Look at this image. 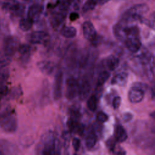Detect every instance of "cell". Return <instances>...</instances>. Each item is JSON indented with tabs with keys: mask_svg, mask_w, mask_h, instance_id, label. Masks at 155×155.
Instances as JSON below:
<instances>
[{
	"mask_svg": "<svg viewBox=\"0 0 155 155\" xmlns=\"http://www.w3.org/2000/svg\"><path fill=\"white\" fill-rule=\"evenodd\" d=\"M0 127L8 133L15 132L17 128L16 117L8 108H5L0 111Z\"/></svg>",
	"mask_w": 155,
	"mask_h": 155,
	"instance_id": "1",
	"label": "cell"
},
{
	"mask_svg": "<svg viewBox=\"0 0 155 155\" xmlns=\"http://www.w3.org/2000/svg\"><path fill=\"white\" fill-rule=\"evenodd\" d=\"M42 154H60L59 142L54 137L51 133H48L45 135L42 141Z\"/></svg>",
	"mask_w": 155,
	"mask_h": 155,
	"instance_id": "2",
	"label": "cell"
},
{
	"mask_svg": "<svg viewBox=\"0 0 155 155\" xmlns=\"http://www.w3.org/2000/svg\"><path fill=\"white\" fill-rule=\"evenodd\" d=\"M149 10L148 6L145 4H137L127 10L122 16V21L127 22L130 20L139 21L142 15L146 13Z\"/></svg>",
	"mask_w": 155,
	"mask_h": 155,
	"instance_id": "3",
	"label": "cell"
},
{
	"mask_svg": "<svg viewBox=\"0 0 155 155\" xmlns=\"http://www.w3.org/2000/svg\"><path fill=\"white\" fill-rule=\"evenodd\" d=\"M82 31L84 38L90 41L93 45H97L99 38L93 24L88 21H85L82 24Z\"/></svg>",
	"mask_w": 155,
	"mask_h": 155,
	"instance_id": "4",
	"label": "cell"
},
{
	"mask_svg": "<svg viewBox=\"0 0 155 155\" xmlns=\"http://www.w3.org/2000/svg\"><path fill=\"white\" fill-rule=\"evenodd\" d=\"M26 39L33 44H45L48 42L50 36L44 31H35L28 34Z\"/></svg>",
	"mask_w": 155,
	"mask_h": 155,
	"instance_id": "5",
	"label": "cell"
},
{
	"mask_svg": "<svg viewBox=\"0 0 155 155\" xmlns=\"http://www.w3.org/2000/svg\"><path fill=\"white\" fill-rule=\"evenodd\" d=\"M18 41L16 38L8 36L4 39L3 47L5 55L12 57L18 50Z\"/></svg>",
	"mask_w": 155,
	"mask_h": 155,
	"instance_id": "6",
	"label": "cell"
},
{
	"mask_svg": "<svg viewBox=\"0 0 155 155\" xmlns=\"http://www.w3.org/2000/svg\"><path fill=\"white\" fill-rule=\"evenodd\" d=\"M79 83L74 78H68L66 80L65 97L68 99H73L78 95Z\"/></svg>",
	"mask_w": 155,
	"mask_h": 155,
	"instance_id": "7",
	"label": "cell"
},
{
	"mask_svg": "<svg viewBox=\"0 0 155 155\" xmlns=\"http://www.w3.org/2000/svg\"><path fill=\"white\" fill-rule=\"evenodd\" d=\"M63 84V72L61 69H59L54 76L53 85V97L55 100L59 99L62 95Z\"/></svg>",
	"mask_w": 155,
	"mask_h": 155,
	"instance_id": "8",
	"label": "cell"
},
{
	"mask_svg": "<svg viewBox=\"0 0 155 155\" xmlns=\"http://www.w3.org/2000/svg\"><path fill=\"white\" fill-rule=\"evenodd\" d=\"M145 90L137 86L134 85L130 88L128 93L129 101L133 104L140 102L144 98Z\"/></svg>",
	"mask_w": 155,
	"mask_h": 155,
	"instance_id": "9",
	"label": "cell"
},
{
	"mask_svg": "<svg viewBox=\"0 0 155 155\" xmlns=\"http://www.w3.org/2000/svg\"><path fill=\"white\" fill-rule=\"evenodd\" d=\"M124 41L126 48L130 52L133 53L138 52L142 46V43L139 37H129L126 38Z\"/></svg>",
	"mask_w": 155,
	"mask_h": 155,
	"instance_id": "10",
	"label": "cell"
},
{
	"mask_svg": "<svg viewBox=\"0 0 155 155\" xmlns=\"http://www.w3.org/2000/svg\"><path fill=\"white\" fill-rule=\"evenodd\" d=\"M4 8L8 10L13 15L16 16H22L25 10V6L16 1H12L6 3Z\"/></svg>",
	"mask_w": 155,
	"mask_h": 155,
	"instance_id": "11",
	"label": "cell"
},
{
	"mask_svg": "<svg viewBox=\"0 0 155 155\" xmlns=\"http://www.w3.org/2000/svg\"><path fill=\"white\" fill-rule=\"evenodd\" d=\"M67 16V11L59 10V12L53 13L50 17V23L53 27H59L65 20Z\"/></svg>",
	"mask_w": 155,
	"mask_h": 155,
	"instance_id": "12",
	"label": "cell"
},
{
	"mask_svg": "<svg viewBox=\"0 0 155 155\" xmlns=\"http://www.w3.org/2000/svg\"><path fill=\"white\" fill-rule=\"evenodd\" d=\"M91 91V85L88 81L84 80L81 84H79L78 95L81 101L87 98Z\"/></svg>",
	"mask_w": 155,
	"mask_h": 155,
	"instance_id": "13",
	"label": "cell"
},
{
	"mask_svg": "<svg viewBox=\"0 0 155 155\" xmlns=\"http://www.w3.org/2000/svg\"><path fill=\"white\" fill-rule=\"evenodd\" d=\"M128 137L126 130L120 124H117L114 127V139L117 142L122 143L125 142Z\"/></svg>",
	"mask_w": 155,
	"mask_h": 155,
	"instance_id": "14",
	"label": "cell"
},
{
	"mask_svg": "<svg viewBox=\"0 0 155 155\" xmlns=\"http://www.w3.org/2000/svg\"><path fill=\"white\" fill-rule=\"evenodd\" d=\"M42 7L39 4H33L31 5L28 10L27 18L30 19L34 22L39 19L42 12Z\"/></svg>",
	"mask_w": 155,
	"mask_h": 155,
	"instance_id": "15",
	"label": "cell"
},
{
	"mask_svg": "<svg viewBox=\"0 0 155 155\" xmlns=\"http://www.w3.org/2000/svg\"><path fill=\"white\" fill-rule=\"evenodd\" d=\"M38 67L42 73L47 75L51 74L54 70L53 64L48 61H42L38 62Z\"/></svg>",
	"mask_w": 155,
	"mask_h": 155,
	"instance_id": "16",
	"label": "cell"
},
{
	"mask_svg": "<svg viewBox=\"0 0 155 155\" xmlns=\"http://www.w3.org/2000/svg\"><path fill=\"white\" fill-rule=\"evenodd\" d=\"M128 74L125 72H120L114 75L111 79V84L112 85H124L127 83Z\"/></svg>",
	"mask_w": 155,
	"mask_h": 155,
	"instance_id": "17",
	"label": "cell"
},
{
	"mask_svg": "<svg viewBox=\"0 0 155 155\" xmlns=\"http://www.w3.org/2000/svg\"><path fill=\"white\" fill-rule=\"evenodd\" d=\"M33 48L29 44H22L19 45L18 48V51L21 55L22 58L25 60L30 58Z\"/></svg>",
	"mask_w": 155,
	"mask_h": 155,
	"instance_id": "18",
	"label": "cell"
},
{
	"mask_svg": "<svg viewBox=\"0 0 155 155\" xmlns=\"http://www.w3.org/2000/svg\"><path fill=\"white\" fill-rule=\"evenodd\" d=\"M77 33L76 29L72 26H64L61 30V34L65 38L71 39L76 36Z\"/></svg>",
	"mask_w": 155,
	"mask_h": 155,
	"instance_id": "19",
	"label": "cell"
},
{
	"mask_svg": "<svg viewBox=\"0 0 155 155\" xmlns=\"http://www.w3.org/2000/svg\"><path fill=\"white\" fill-rule=\"evenodd\" d=\"M97 142V136L94 131H90L85 138V146L88 149H91Z\"/></svg>",
	"mask_w": 155,
	"mask_h": 155,
	"instance_id": "20",
	"label": "cell"
},
{
	"mask_svg": "<svg viewBox=\"0 0 155 155\" xmlns=\"http://www.w3.org/2000/svg\"><path fill=\"white\" fill-rule=\"evenodd\" d=\"M106 64L110 71H114L119 65V59L114 55H110L107 58Z\"/></svg>",
	"mask_w": 155,
	"mask_h": 155,
	"instance_id": "21",
	"label": "cell"
},
{
	"mask_svg": "<svg viewBox=\"0 0 155 155\" xmlns=\"http://www.w3.org/2000/svg\"><path fill=\"white\" fill-rule=\"evenodd\" d=\"M33 24V21L29 19L28 18H22L19 21V27L21 30L24 31H27L31 28Z\"/></svg>",
	"mask_w": 155,
	"mask_h": 155,
	"instance_id": "22",
	"label": "cell"
},
{
	"mask_svg": "<svg viewBox=\"0 0 155 155\" xmlns=\"http://www.w3.org/2000/svg\"><path fill=\"white\" fill-rule=\"evenodd\" d=\"M110 76V73L106 71H102L98 76L97 79V81H96V87H100L101 86H102L105 82L109 79Z\"/></svg>",
	"mask_w": 155,
	"mask_h": 155,
	"instance_id": "23",
	"label": "cell"
},
{
	"mask_svg": "<svg viewBox=\"0 0 155 155\" xmlns=\"http://www.w3.org/2000/svg\"><path fill=\"white\" fill-rule=\"evenodd\" d=\"M9 71L7 68L2 67L0 70V88L6 87L5 83L8 80Z\"/></svg>",
	"mask_w": 155,
	"mask_h": 155,
	"instance_id": "24",
	"label": "cell"
},
{
	"mask_svg": "<svg viewBox=\"0 0 155 155\" xmlns=\"http://www.w3.org/2000/svg\"><path fill=\"white\" fill-rule=\"evenodd\" d=\"M87 106L91 111H95L97 109V98L94 95H91L88 97L87 102Z\"/></svg>",
	"mask_w": 155,
	"mask_h": 155,
	"instance_id": "25",
	"label": "cell"
},
{
	"mask_svg": "<svg viewBox=\"0 0 155 155\" xmlns=\"http://www.w3.org/2000/svg\"><path fill=\"white\" fill-rule=\"evenodd\" d=\"M96 4L97 2L93 0H87L84 4L82 10L84 12H87L89 10L93 9Z\"/></svg>",
	"mask_w": 155,
	"mask_h": 155,
	"instance_id": "26",
	"label": "cell"
},
{
	"mask_svg": "<svg viewBox=\"0 0 155 155\" xmlns=\"http://www.w3.org/2000/svg\"><path fill=\"white\" fill-rule=\"evenodd\" d=\"M96 119L101 123H104L108 120V116L103 111H99L96 114Z\"/></svg>",
	"mask_w": 155,
	"mask_h": 155,
	"instance_id": "27",
	"label": "cell"
},
{
	"mask_svg": "<svg viewBox=\"0 0 155 155\" xmlns=\"http://www.w3.org/2000/svg\"><path fill=\"white\" fill-rule=\"evenodd\" d=\"M11 61V57L7 55H4V56L0 58V67H4L7 66Z\"/></svg>",
	"mask_w": 155,
	"mask_h": 155,
	"instance_id": "28",
	"label": "cell"
},
{
	"mask_svg": "<svg viewBox=\"0 0 155 155\" xmlns=\"http://www.w3.org/2000/svg\"><path fill=\"white\" fill-rule=\"evenodd\" d=\"M121 100H122L121 97L119 96L114 97V99H113V101H112V105L114 110L118 109L119 108L120 104H121Z\"/></svg>",
	"mask_w": 155,
	"mask_h": 155,
	"instance_id": "29",
	"label": "cell"
},
{
	"mask_svg": "<svg viewBox=\"0 0 155 155\" xmlns=\"http://www.w3.org/2000/svg\"><path fill=\"white\" fill-rule=\"evenodd\" d=\"M72 146L75 151H78L81 147V141L78 137H74L72 140Z\"/></svg>",
	"mask_w": 155,
	"mask_h": 155,
	"instance_id": "30",
	"label": "cell"
},
{
	"mask_svg": "<svg viewBox=\"0 0 155 155\" xmlns=\"http://www.w3.org/2000/svg\"><path fill=\"white\" fill-rule=\"evenodd\" d=\"M116 142V141L114 139H113V138L111 139H111H108L107 140V142L106 143V145H107L108 148H109L110 150H113V148H114V145H115V142Z\"/></svg>",
	"mask_w": 155,
	"mask_h": 155,
	"instance_id": "31",
	"label": "cell"
},
{
	"mask_svg": "<svg viewBox=\"0 0 155 155\" xmlns=\"http://www.w3.org/2000/svg\"><path fill=\"white\" fill-rule=\"evenodd\" d=\"M122 119L124 122H128L133 119V114L130 113H125L123 114Z\"/></svg>",
	"mask_w": 155,
	"mask_h": 155,
	"instance_id": "32",
	"label": "cell"
},
{
	"mask_svg": "<svg viewBox=\"0 0 155 155\" xmlns=\"http://www.w3.org/2000/svg\"><path fill=\"white\" fill-rule=\"evenodd\" d=\"M79 14L76 12H71L69 15V19L71 21H74L79 18Z\"/></svg>",
	"mask_w": 155,
	"mask_h": 155,
	"instance_id": "33",
	"label": "cell"
},
{
	"mask_svg": "<svg viewBox=\"0 0 155 155\" xmlns=\"http://www.w3.org/2000/svg\"><path fill=\"white\" fill-rule=\"evenodd\" d=\"M110 0H99L97 3H99L100 5H103V4H105V3H107V2H108Z\"/></svg>",
	"mask_w": 155,
	"mask_h": 155,
	"instance_id": "34",
	"label": "cell"
},
{
	"mask_svg": "<svg viewBox=\"0 0 155 155\" xmlns=\"http://www.w3.org/2000/svg\"><path fill=\"white\" fill-rule=\"evenodd\" d=\"M0 30H1V24H0Z\"/></svg>",
	"mask_w": 155,
	"mask_h": 155,
	"instance_id": "35",
	"label": "cell"
},
{
	"mask_svg": "<svg viewBox=\"0 0 155 155\" xmlns=\"http://www.w3.org/2000/svg\"><path fill=\"white\" fill-rule=\"evenodd\" d=\"M24 1H28V0H24Z\"/></svg>",
	"mask_w": 155,
	"mask_h": 155,
	"instance_id": "36",
	"label": "cell"
}]
</instances>
